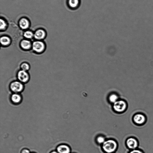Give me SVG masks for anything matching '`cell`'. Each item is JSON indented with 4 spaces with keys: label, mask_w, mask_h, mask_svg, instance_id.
<instances>
[{
    "label": "cell",
    "mask_w": 153,
    "mask_h": 153,
    "mask_svg": "<svg viewBox=\"0 0 153 153\" xmlns=\"http://www.w3.org/2000/svg\"><path fill=\"white\" fill-rule=\"evenodd\" d=\"M117 147L116 142L112 140L105 141L102 147L104 150L107 153H112L116 151Z\"/></svg>",
    "instance_id": "cell-1"
},
{
    "label": "cell",
    "mask_w": 153,
    "mask_h": 153,
    "mask_svg": "<svg viewBox=\"0 0 153 153\" xmlns=\"http://www.w3.org/2000/svg\"><path fill=\"white\" fill-rule=\"evenodd\" d=\"M132 119L134 124L138 126L144 125L146 124L147 121L146 116L140 112L134 114Z\"/></svg>",
    "instance_id": "cell-2"
},
{
    "label": "cell",
    "mask_w": 153,
    "mask_h": 153,
    "mask_svg": "<svg viewBox=\"0 0 153 153\" xmlns=\"http://www.w3.org/2000/svg\"><path fill=\"white\" fill-rule=\"evenodd\" d=\"M126 144L127 148L130 150H132L138 148L139 142L136 137H131L126 140Z\"/></svg>",
    "instance_id": "cell-3"
},
{
    "label": "cell",
    "mask_w": 153,
    "mask_h": 153,
    "mask_svg": "<svg viewBox=\"0 0 153 153\" xmlns=\"http://www.w3.org/2000/svg\"><path fill=\"white\" fill-rule=\"evenodd\" d=\"M114 110L118 112H123L127 109V105L126 102L124 101H118L114 103Z\"/></svg>",
    "instance_id": "cell-4"
},
{
    "label": "cell",
    "mask_w": 153,
    "mask_h": 153,
    "mask_svg": "<svg viewBox=\"0 0 153 153\" xmlns=\"http://www.w3.org/2000/svg\"><path fill=\"white\" fill-rule=\"evenodd\" d=\"M68 4L69 7L73 10L79 8L81 4L80 0H68Z\"/></svg>",
    "instance_id": "cell-5"
},
{
    "label": "cell",
    "mask_w": 153,
    "mask_h": 153,
    "mask_svg": "<svg viewBox=\"0 0 153 153\" xmlns=\"http://www.w3.org/2000/svg\"><path fill=\"white\" fill-rule=\"evenodd\" d=\"M11 88L12 90L15 92H19L22 90L23 85L18 82H15L11 84Z\"/></svg>",
    "instance_id": "cell-6"
},
{
    "label": "cell",
    "mask_w": 153,
    "mask_h": 153,
    "mask_svg": "<svg viewBox=\"0 0 153 153\" xmlns=\"http://www.w3.org/2000/svg\"><path fill=\"white\" fill-rule=\"evenodd\" d=\"M44 44L41 42L36 41L33 43V49L36 51L41 52L44 49Z\"/></svg>",
    "instance_id": "cell-7"
},
{
    "label": "cell",
    "mask_w": 153,
    "mask_h": 153,
    "mask_svg": "<svg viewBox=\"0 0 153 153\" xmlns=\"http://www.w3.org/2000/svg\"><path fill=\"white\" fill-rule=\"evenodd\" d=\"M18 78L20 81L25 82L28 80V75L26 71L22 70L18 73Z\"/></svg>",
    "instance_id": "cell-8"
},
{
    "label": "cell",
    "mask_w": 153,
    "mask_h": 153,
    "mask_svg": "<svg viewBox=\"0 0 153 153\" xmlns=\"http://www.w3.org/2000/svg\"><path fill=\"white\" fill-rule=\"evenodd\" d=\"M19 26L22 29H25L27 28L29 26L28 21L26 18L21 19L19 22Z\"/></svg>",
    "instance_id": "cell-9"
},
{
    "label": "cell",
    "mask_w": 153,
    "mask_h": 153,
    "mask_svg": "<svg viewBox=\"0 0 153 153\" xmlns=\"http://www.w3.org/2000/svg\"><path fill=\"white\" fill-rule=\"evenodd\" d=\"M57 150L59 153H70V148L64 145H60L58 148Z\"/></svg>",
    "instance_id": "cell-10"
},
{
    "label": "cell",
    "mask_w": 153,
    "mask_h": 153,
    "mask_svg": "<svg viewBox=\"0 0 153 153\" xmlns=\"http://www.w3.org/2000/svg\"><path fill=\"white\" fill-rule=\"evenodd\" d=\"M45 34L43 30L41 29L38 30L34 34V37L37 39H42L45 36Z\"/></svg>",
    "instance_id": "cell-11"
},
{
    "label": "cell",
    "mask_w": 153,
    "mask_h": 153,
    "mask_svg": "<svg viewBox=\"0 0 153 153\" xmlns=\"http://www.w3.org/2000/svg\"><path fill=\"white\" fill-rule=\"evenodd\" d=\"M21 45L22 48L25 49H28L30 48L31 44L29 41L24 40L21 42Z\"/></svg>",
    "instance_id": "cell-12"
},
{
    "label": "cell",
    "mask_w": 153,
    "mask_h": 153,
    "mask_svg": "<svg viewBox=\"0 0 153 153\" xmlns=\"http://www.w3.org/2000/svg\"><path fill=\"white\" fill-rule=\"evenodd\" d=\"M12 100L15 103H19L21 100V97L19 95L14 94L12 97Z\"/></svg>",
    "instance_id": "cell-13"
},
{
    "label": "cell",
    "mask_w": 153,
    "mask_h": 153,
    "mask_svg": "<svg viewBox=\"0 0 153 153\" xmlns=\"http://www.w3.org/2000/svg\"><path fill=\"white\" fill-rule=\"evenodd\" d=\"M1 41L2 44L6 45L10 43V41L8 37H3L1 38Z\"/></svg>",
    "instance_id": "cell-14"
},
{
    "label": "cell",
    "mask_w": 153,
    "mask_h": 153,
    "mask_svg": "<svg viewBox=\"0 0 153 153\" xmlns=\"http://www.w3.org/2000/svg\"><path fill=\"white\" fill-rule=\"evenodd\" d=\"M118 99V97L116 95L113 94L109 97V100L110 102L114 103L117 102Z\"/></svg>",
    "instance_id": "cell-15"
},
{
    "label": "cell",
    "mask_w": 153,
    "mask_h": 153,
    "mask_svg": "<svg viewBox=\"0 0 153 153\" xmlns=\"http://www.w3.org/2000/svg\"><path fill=\"white\" fill-rule=\"evenodd\" d=\"M0 28L1 30H3L5 29L7 26L6 23L5 21L3 19H1L0 20Z\"/></svg>",
    "instance_id": "cell-16"
},
{
    "label": "cell",
    "mask_w": 153,
    "mask_h": 153,
    "mask_svg": "<svg viewBox=\"0 0 153 153\" xmlns=\"http://www.w3.org/2000/svg\"><path fill=\"white\" fill-rule=\"evenodd\" d=\"M24 35L26 38H31L33 37V34L31 32L27 31L25 32Z\"/></svg>",
    "instance_id": "cell-17"
},
{
    "label": "cell",
    "mask_w": 153,
    "mask_h": 153,
    "mask_svg": "<svg viewBox=\"0 0 153 153\" xmlns=\"http://www.w3.org/2000/svg\"><path fill=\"white\" fill-rule=\"evenodd\" d=\"M128 153H144L141 150L138 148L131 150Z\"/></svg>",
    "instance_id": "cell-18"
},
{
    "label": "cell",
    "mask_w": 153,
    "mask_h": 153,
    "mask_svg": "<svg viewBox=\"0 0 153 153\" xmlns=\"http://www.w3.org/2000/svg\"><path fill=\"white\" fill-rule=\"evenodd\" d=\"M97 141L99 144H103L105 141L104 137L102 136H99L97 139Z\"/></svg>",
    "instance_id": "cell-19"
},
{
    "label": "cell",
    "mask_w": 153,
    "mask_h": 153,
    "mask_svg": "<svg viewBox=\"0 0 153 153\" xmlns=\"http://www.w3.org/2000/svg\"><path fill=\"white\" fill-rule=\"evenodd\" d=\"M21 67L22 70L25 71L28 70L29 69V65L26 63L22 64Z\"/></svg>",
    "instance_id": "cell-20"
},
{
    "label": "cell",
    "mask_w": 153,
    "mask_h": 153,
    "mask_svg": "<svg viewBox=\"0 0 153 153\" xmlns=\"http://www.w3.org/2000/svg\"><path fill=\"white\" fill-rule=\"evenodd\" d=\"M22 153H30V152L28 150H25L22 151Z\"/></svg>",
    "instance_id": "cell-21"
},
{
    "label": "cell",
    "mask_w": 153,
    "mask_h": 153,
    "mask_svg": "<svg viewBox=\"0 0 153 153\" xmlns=\"http://www.w3.org/2000/svg\"><path fill=\"white\" fill-rule=\"evenodd\" d=\"M51 153H58L56 152H51Z\"/></svg>",
    "instance_id": "cell-22"
}]
</instances>
